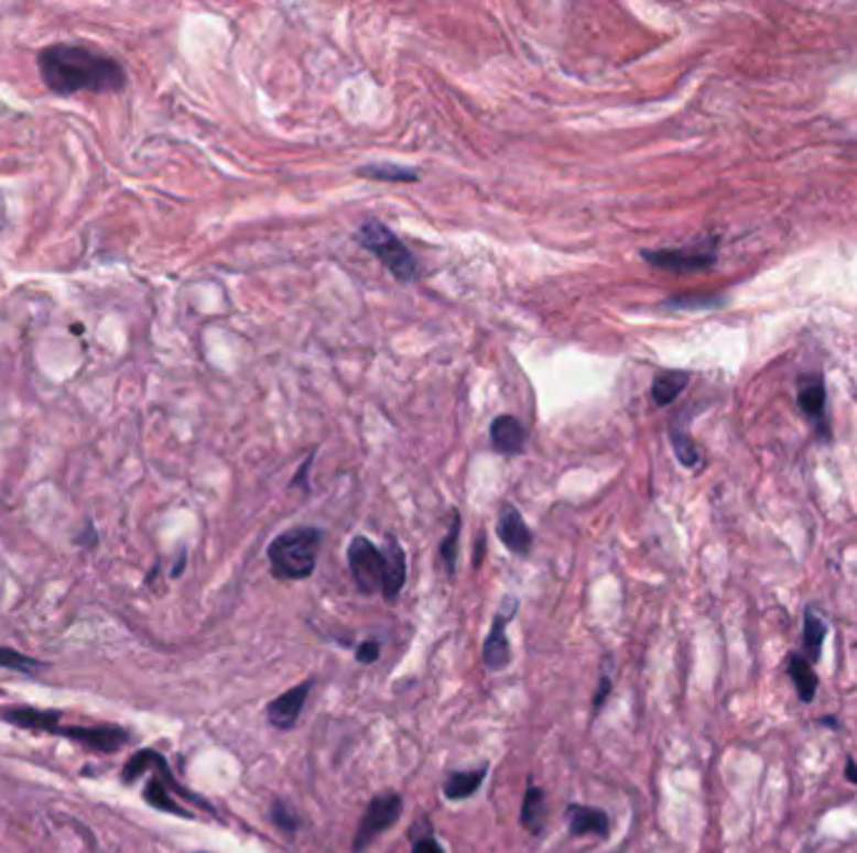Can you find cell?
I'll return each instance as SVG.
<instances>
[{"label": "cell", "instance_id": "e0dca14e", "mask_svg": "<svg viewBox=\"0 0 857 853\" xmlns=\"http://www.w3.org/2000/svg\"><path fill=\"white\" fill-rule=\"evenodd\" d=\"M567 821L574 836H587V833H597L605 839L609 833V816L601 809H589V806L574 803L567 809Z\"/></svg>", "mask_w": 857, "mask_h": 853}, {"label": "cell", "instance_id": "484cf974", "mask_svg": "<svg viewBox=\"0 0 857 853\" xmlns=\"http://www.w3.org/2000/svg\"><path fill=\"white\" fill-rule=\"evenodd\" d=\"M271 821L279 825L284 833H294L296 825H299V819L294 813H291L289 806H284L281 801L273 803V811H271Z\"/></svg>", "mask_w": 857, "mask_h": 853}, {"label": "cell", "instance_id": "d6986e66", "mask_svg": "<svg viewBox=\"0 0 857 853\" xmlns=\"http://www.w3.org/2000/svg\"><path fill=\"white\" fill-rule=\"evenodd\" d=\"M487 770H489L487 766H481L477 770H454V774L444 781V796L449 798V801H464V798L474 796L481 781L487 778Z\"/></svg>", "mask_w": 857, "mask_h": 853}, {"label": "cell", "instance_id": "ac0fdd59", "mask_svg": "<svg viewBox=\"0 0 857 853\" xmlns=\"http://www.w3.org/2000/svg\"><path fill=\"white\" fill-rule=\"evenodd\" d=\"M798 401L800 408L807 413L810 418L825 424V406H827V393H825V383L820 375H805L798 389Z\"/></svg>", "mask_w": 857, "mask_h": 853}, {"label": "cell", "instance_id": "30bf717a", "mask_svg": "<svg viewBox=\"0 0 857 853\" xmlns=\"http://www.w3.org/2000/svg\"><path fill=\"white\" fill-rule=\"evenodd\" d=\"M514 609H517V601L509 599L505 603V609L495 616V623H491V631L485 644V664L491 668V671L505 668L509 664V658H512V654H509V641L505 628H507V621L514 616Z\"/></svg>", "mask_w": 857, "mask_h": 853}, {"label": "cell", "instance_id": "7c38bea8", "mask_svg": "<svg viewBox=\"0 0 857 853\" xmlns=\"http://www.w3.org/2000/svg\"><path fill=\"white\" fill-rule=\"evenodd\" d=\"M827 638V623L825 616L820 613L815 603H807L802 611V648L800 654L805 656L810 664H817L823 656V644Z\"/></svg>", "mask_w": 857, "mask_h": 853}, {"label": "cell", "instance_id": "7402d4cb", "mask_svg": "<svg viewBox=\"0 0 857 853\" xmlns=\"http://www.w3.org/2000/svg\"><path fill=\"white\" fill-rule=\"evenodd\" d=\"M359 176L373 178V181H387V183H414L419 178L416 171L404 168V165H399V163L367 165V168H359Z\"/></svg>", "mask_w": 857, "mask_h": 853}, {"label": "cell", "instance_id": "ffe728a7", "mask_svg": "<svg viewBox=\"0 0 857 853\" xmlns=\"http://www.w3.org/2000/svg\"><path fill=\"white\" fill-rule=\"evenodd\" d=\"M546 796L542 788L527 786L524 803H522V825L532 833H542L544 819H546Z\"/></svg>", "mask_w": 857, "mask_h": 853}, {"label": "cell", "instance_id": "7a4b0ae2", "mask_svg": "<svg viewBox=\"0 0 857 853\" xmlns=\"http://www.w3.org/2000/svg\"><path fill=\"white\" fill-rule=\"evenodd\" d=\"M145 770H153V776L149 778V784H145V788H143V798L153 806V809L191 819L194 813L186 811L184 806L173 801V794H178L184 798H191V801L198 803V806H204L206 811H214L211 806L204 801V798L194 796L188 791V788H184L176 781V778H173L166 758H163L159 751H153V748H143V751H139V754H133L129 758V764L123 766V784H133L135 778L145 774Z\"/></svg>", "mask_w": 857, "mask_h": 853}, {"label": "cell", "instance_id": "d4e9b609", "mask_svg": "<svg viewBox=\"0 0 857 853\" xmlns=\"http://www.w3.org/2000/svg\"><path fill=\"white\" fill-rule=\"evenodd\" d=\"M457 546H459V513H454L449 536H446L442 544V556H444L446 571L449 573H454V566H457Z\"/></svg>", "mask_w": 857, "mask_h": 853}, {"label": "cell", "instance_id": "ba28073f", "mask_svg": "<svg viewBox=\"0 0 857 853\" xmlns=\"http://www.w3.org/2000/svg\"><path fill=\"white\" fill-rule=\"evenodd\" d=\"M642 259L664 271H702L715 263V243H695L685 248H664V251H642Z\"/></svg>", "mask_w": 857, "mask_h": 853}, {"label": "cell", "instance_id": "277c9868", "mask_svg": "<svg viewBox=\"0 0 857 853\" xmlns=\"http://www.w3.org/2000/svg\"><path fill=\"white\" fill-rule=\"evenodd\" d=\"M357 238L361 248H367L369 253L377 255V259L384 263L399 281L406 283L416 278L419 265L412 251H409V248L394 236V231H389L384 223H379V220H367V223L359 228Z\"/></svg>", "mask_w": 857, "mask_h": 853}, {"label": "cell", "instance_id": "4fadbf2b", "mask_svg": "<svg viewBox=\"0 0 857 853\" xmlns=\"http://www.w3.org/2000/svg\"><path fill=\"white\" fill-rule=\"evenodd\" d=\"M381 556H384V586H381V591H384L387 601H394L406 581V554L399 546V540L389 536Z\"/></svg>", "mask_w": 857, "mask_h": 853}, {"label": "cell", "instance_id": "5b68a950", "mask_svg": "<svg viewBox=\"0 0 857 853\" xmlns=\"http://www.w3.org/2000/svg\"><path fill=\"white\" fill-rule=\"evenodd\" d=\"M401 811H404V801H401L399 794L387 791V794L373 796L367 806V811H364L361 823H359L357 839H354V851L361 853L373 839L381 836L384 831H389L391 825L399 821Z\"/></svg>", "mask_w": 857, "mask_h": 853}, {"label": "cell", "instance_id": "4316f807", "mask_svg": "<svg viewBox=\"0 0 857 853\" xmlns=\"http://www.w3.org/2000/svg\"><path fill=\"white\" fill-rule=\"evenodd\" d=\"M357 658H359V664H373V660L379 658L377 641H367V644H361L357 650Z\"/></svg>", "mask_w": 857, "mask_h": 853}, {"label": "cell", "instance_id": "cb8c5ba5", "mask_svg": "<svg viewBox=\"0 0 857 853\" xmlns=\"http://www.w3.org/2000/svg\"><path fill=\"white\" fill-rule=\"evenodd\" d=\"M670 436H672V446H674V453H677V458H680V463L687 466V468L697 466L699 463V451L695 448V444H692V440H690V436L680 434L677 428H672Z\"/></svg>", "mask_w": 857, "mask_h": 853}, {"label": "cell", "instance_id": "f546056e", "mask_svg": "<svg viewBox=\"0 0 857 853\" xmlns=\"http://www.w3.org/2000/svg\"><path fill=\"white\" fill-rule=\"evenodd\" d=\"M845 776H847V781H850V784H857V764H855V758L845 761Z\"/></svg>", "mask_w": 857, "mask_h": 853}, {"label": "cell", "instance_id": "8fae6325", "mask_svg": "<svg viewBox=\"0 0 857 853\" xmlns=\"http://www.w3.org/2000/svg\"><path fill=\"white\" fill-rule=\"evenodd\" d=\"M497 534L501 538V544L517 556H527L529 550H532V531H529L522 513H519L514 506L501 508Z\"/></svg>", "mask_w": 857, "mask_h": 853}, {"label": "cell", "instance_id": "5bb4252c", "mask_svg": "<svg viewBox=\"0 0 857 853\" xmlns=\"http://www.w3.org/2000/svg\"><path fill=\"white\" fill-rule=\"evenodd\" d=\"M489 434H491V448H495L497 453L514 456L524 451L527 430L514 416H497Z\"/></svg>", "mask_w": 857, "mask_h": 853}, {"label": "cell", "instance_id": "44dd1931", "mask_svg": "<svg viewBox=\"0 0 857 853\" xmlns=\"http://www.w3.org/2000/svg\"><path fill=\"white\" fill-rule=\"evenodd\" d=\"M687 381H690V375L682 373V371L660 373L652 383V401L658 403V406H670V403L687 389Z\"/></svg>", "mask_w": 857, "mask_h": 853}, {"label": "cell", "instance_id": "9a60e30c", "mask_svg": "<svg viewBox=\"0 0 857 853\" xmlns=\"http://www.w3.org/2000/svg\"><path fill=\"white\" fill-rule=\"evenodd\" d=\"M0 715L8 723H15V726L29 729V731H39V733H53V729L63 721L61 711H43V709H31V706H18V709H3Z\"/></svg>", "mask_w": 857, "mask_h": 853}, {"label": "cell", "instance_id": "f1b7e54d", "mask_svg": "<svg viewBox=\"0 0 857 853\" xmlns=\"http://www.w3.org/2000/svg\"><path fill=\"white\" fill-rule=\"evenodd\" d=\"M609 691H612V681H609V676L605 674V676H601V681H599V691L595 696V711L601 709V703H605Z\"/></svg>", "mask_w": 857, "mask_h": 853}, {"label": "cell", "instance_id": "52a82bcc", "mask_svg": "<svg viewBox=\"0 0 857 853\" xmlns=\"http://www.w3.org/2000/svg\"><path fill=\"white\" fill-rule=\"evenodd\" d=\"M349 566L359 591L377 593L384 586V556L369 538L357 536L349 546Z\"/></svg>", "mask_w": 857, "mask_h": 853}, {"label": "cell", "instance_id": "2e32d148", "mask_svg": "<svg viewBox=\"0 0 857 853\" xmlns=\"http://www.w3.org/2000/svg\"><path fill=\"white\" fill-rule=\"evenodd\" d=\"M788 676L792 686H795V693L802 703H813L820 688V676L815 674V668L810 660L795 650V654L788 656Z\"/></svg>", "mask_w": 857, "mask_h": 853}, {"label": "cell", "instance_id": "603a6c76", "mask_svg": "<svg viewBox=\"0 0 857 853\" xmlns=\"http://www.w3.org/2000/svg\"><path fill=\"white\" fill-rule=\"evenodd\" d=\"M0 668H11V671H21V674H33L41 668V660L25 656L15 648H0Z\"/></svg>", "mask_w": 857, "mask_h": 853}, {"label": "cell", "instance_id": "6da1fadb", "mask_svg": "<svg viewBox=\"0 0 857 853\" xmlns=\"http://www.w3.org/2000/svg\"><path fill=\"white\" fill-rule=\"evenodd\" d=\"M43 86L61 98L76 94H121L126 70L113 55L80 43H56L35 55Z\"/></svg>", "mask_w": 857, "mask_h": 853}, {"label": "cell", "instance_id": "3957f363", "mask_svg": "<svg viewBox=\"0 0 857 853\" xmlns=\"http://www.w3.org/2000/svg\"><path fill=\"white\" fill-rule=\"evenodd\" d=\"M318 548H322V531L299 526L273 538L269 546L271 571L284 581H301L308 578L316 568Z\"/></svg>", "mask_w": 857, "mask_h": 853}, {"label": "cell", "instance_id": "9c48e42d", "mask_svg": "<svg viewBox=\"0 0 857 853\" xmlns=\"http://www.w3.org/2000/svg\"><path fill=\"white\" fill-rule=\"evenodd\" d=\"M314 681H304L299 684L296 688H291V691L281 693L279 699H273L269 706H267V719L273 729L279 731H291L296 726L299 715H301V709H304V703L308 699V691H312Z\"/></svg>", "mask_w": 857, "mask_h": 853}, {"label": "cell", "instance_id": "8992f818", "mask_svg": "<svg viewBox=\"0 0 857 853\" xmlns=\"http://www.w3.org/2000/svg\"><path fill=\"white\" fill-rule=\"evenodd\" d=\"M51 736H63L73 743L94 751V754H116L131 741V733L111 723H98V726H63V721L53 729Z\"/></svg>", "mask_w": 857, "mask_h": 853}, {"label": "cell", "instance_id": "83f0119b", "mask_svg": "<svg viewBox=\"0 0 857 853\" xmlns=\"http://www.w3.org/2000/svg\"><path fill=\"white\" fill-rule=\"evenodd\" d=\"M414 853H444V851L432 836H424L414 843Z\"/></svg>", "mask_w": 857, "mask_h": 853}]
</instances>
